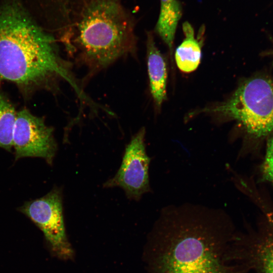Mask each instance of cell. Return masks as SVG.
<instances>
[{
    "mask_svg": "<svg viewBox=\"0 0 273 273\" xmlns=\"http://www.w3.org/2000/svg\"><path fill=\"white\" fill-rule=\"evenodd\" d=\"M68 82L80 98L84 95L59 54L54 38L15 1L0 6V81L32 90Z\"/></svg>",
    "mask_w": 273,
    "mask_h": 273,
    "instance_id": "2",
    "label": "cell"
},
{
    "mask_svg": "<svg viewBox=\"0 0 273 273\" xmlns=\"http://www.w3.org/2000/svg\"><path fill=\"white\" fill-rule=\"evenodd\" d=\"M20 210L41 230L57 257L63 260L72 258L73 251L66 233L61 188L56 187L43 197L27 202Z\"/></svg>",
    "mask_w": 273,
    "mask_h": 273,
    "instance_id": "5",
    "label": "cell"
},
{
    "mask_svg": "<svg viewBox=\"0 0 273 273\" xmlns=\"http://www.w3.org/2000/svg\"><path fill=\"white\" fill-rule=\"evenodd\" d=\"M257 229L239 235L233 246V259L254 273H273V212L266 206Z\"/></svg>",
    "mask_w": 273,
    "mask_h": 273,
    "instance_id": "7",
    "label": "cell"
},
{
    "mask_svg": "<svg viewBox=\"0 0 273 273\" xmlns=\"http://www.w3.org/2000/svg\"><path fill=\"white\" fill-rule=\"evenodd\" d=\"M17 112L8 98L0 92V147L11 151Z\"/></svg>",
    "mask_w": 273,
    "mask_h": 273,
    "instance_id": "12",
    "label": "cell"
},
{
    "mask_svg": "<svg viewBox=\"0 0 273 273\" xmlns=\"http://www.w3.org/2000/svg\"><path fill=\"white\" fill-rule=\"evenodd\" d=\"M146 46L150 92L155 105L160 108L166 99V63L150 32L147 34Z\"/></svg>",
    "mask_w": 273,
    "mask_h": 273,
    "instance_id": "9",
    "label": "cell"
},
{
    "mask_svg": "<svg viewBox=\"0 0 273 273\" xmlns=\"http://www.w3.org/2000/svg\"><path fill=\"white\" fill-rule=\"evenodd\" d=\"M183 30L185 39L176 50L175 59L181 71L190 73L195 70L200 64L202 41L195 38L194 30L189 22L184 23Z\"/></svg>",
    "mask_w": 273,
    "mask_h": 273,
    "instance_id": "10",
    "label": "cell"
},
{
    "mask_svg": "<svg viewBox=\"0 0 273 273\" xmlns=\"http://www.w3.org/2000/svg\"><path fill=\"white\" fill-rule=\"evenodd\" d=\"M221 209L191 203L163 208L150 234V273H248L229 253L237 235Z\"/></svg>",
    "mask_w": 273,
    "mask_h": 273,
    "instance_id": "1",
    "label": "cell"
},
{
    "mask_svg": "<svg viewBox=\"0 0 273 273\" xmlns=\"http://www.w3.org/2000/svg\"><path fill=\"white\" fill-rule=\"evenodd\" d=\"M199 113L235 121L252 139L269 136L273 133V78L256 75L246 79L228 99Z\"/></svg>",
    "mask_w": 273,
    "mask_h": 273,
    "instance_id": "4",
    "label": "cell"
},
{
    "mask_svg": "<svg viewBox=\"0 0 273 273\" xmlns=\"http://www.w3.org/2000/svg\"><path fill=\"white\" fill-rule=\"evenodd\" d=\"M146 130L141 128L126 146L121 165L115 175L107 180L103 187H119L128 199L139 201L150 192L149 168L150 158L145 142Z\"/></svg>",
    "mask_w": 273,
    "mask_h": 273,
    "instance_id": "6",
    "label": "cell"
},
{
    "mask_svg": "<svg viewBox=\"0 0 273 273\" xmlns=\"http://www.w3.org/2000/svg\"><path fill=\"white\" fill-rule=\"evenodd\" d=\"M53 132L41 117L26 109L17 112L13 136L16 159L40 157L51 165L57 150Z\"/></svg>",
    "mask_w": 273,
    "mask_h": 273,
    "instance_id": "8",
    "label": "cell"
},
{
    "mask_svg": "<svg viewBox=\"0 0 273 273\" xmlns=\"http://www.w3.org/2000/svg\"><path fill=\"white\" fill-rule=\"evenodd\" d=\"M181 16V8L177 0H160V11L155 29L171 52Z\"/></svg>",
    "mask_w": 273,
    "mask_h": 273,
    "instance_id": "11",
    "label": "cell"
},
{
    "mask_svg": "<svg viewBox=\"0 0 273 273\" xmlns=\"http://www.w3.org/2000/svg\"><path fill=\"white\" fill-rule=\"evenodd\" d=\"M134 27L120 0H81L77 17L62 41L72 58L94 73L135 55Z\"/></svg>",
    "mask_w": 273,
    "mask_h": 273,
    "instance_id": "3",
    "label": "cell"
},
{
    "mask_svg": "<svg viewBox=\"0 0 273 273\" xmlns=\"http://www.w3.org/2000/svg\"><path fill=\"white\" fill-rule=\"evenodd\" d=\"M262 180L273 185V133L267 139L266 152L260 168Z\"/></svg>",
    "mask_w": 273,
    "mask_h": 273,
    "instance_id": "13",
    "label": "cell"
}]
</instances>
